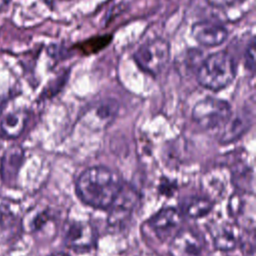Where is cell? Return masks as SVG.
Returning a JSON list of instances; mask_svg holds the SVG:
<instances>
[{
  "label": "cell",
  "instance_id": "cell-1",
  "mask_svg": "<svg viewBox=\"0 0 256 256\" xmlns=\"http://www.w3.org/2000/svg\"><path fill=\"white\" fill-rule=\"evenodd\" d=\"M123 183L121 178L107 167L94 166L84 170L77 179L76 192L80 200L95 208H110Z\"/></svg>",
  "mask_w": 256,
  "mask_h": 256
},
{
  "label": "cell",
  "instance_id": "cell-2",
  "mask_svg": "<svg viewBox=\"0 0 256 256\" xmlns=\"http://www.w3.org/2000/svg\"><path fill=\"white\" fill-rule=\"evenodd\" d=\"M235 76L236 64L232 55L226 51H218L203 60L196 77L202 87L219 91L231 84Z\"/></svg>",
  "mask_w": 256,
  "mask_h": 256
},
{
  "label": "cell",
  "instance_id": "cell-3",
  "mask_svg": "<svg viewBox=\"0 0 256 256\" xmlns=\"http://www.w3.org/2000/svg\"><path fill=\"white\" fill-rule=\"evenodd\" d=\"M170 44L165 39L155 38L142 44L134 53L138 67L152 76L159 75L170 60Z\"/></svg>",
  "mask_w": 256,
  "mask_h": 256
},
{
  "label": "cell",
  "instance_id": "cell-4",
  "mask_svg": "<svg viewBox=\"0 0 256 256\" xmlns=\"http://www.w3.org/2000/svg\"><path fill=\"white\" fill-rule=\"evenodd\" d=\"M232 115L230 104L214 97H206L198 101L192 109V120L203 129L223 127Z\"/></svg>",
  "mask_w": 256,
  "mask_h": 256
},
{
  "label": "cell",
  "instance_id": "cell-5",
  "mask_svg": "<svg viewBox=\"0 0 256 256\" xmlns=\"http://www.w3.org/2000/svg\"><path fill=\"white\" fill-rule=\"evenodd\" d=\"M191 34L200 45L215 47L221 45L227 39L228 30L218 22L203 20L192 25Z\"/></svg>",
  "mask_w": 256,
  "mask_h": 256
},
{
  "label": "cell",
  "instance_id": "cell-6",
  "mask_svg": "<svg viewBox=\"0 0 256 256\" xmlns=\"http://www.w3.org/2000/svg\"><path fill=\"white\" fill-rule=\"evenodd\" d=\"M203 250V240L190 229L179 230L168 246L170 256H199Z\"/></svg>",
  "mask_w": 256,
  "mask_h": 256
},
{
  "label": "cell",
  "instance_id": "cell-7",
  "mask_svg": "<svg viewBox=\"0 0 256 256\" xmlns=\"http://www.w3.org/2000/svg\"><path fill=\"white\" fill-rule=\"evenodd\" d=\"M24 160V150L20 145L9 146L0 160V179L3 185L14 187L17 182L18 173Z\"/></svg>",
  "mask_w": 256,
  "mask_h": 256
},
{
  "label": "cell",
  "instance_id": "cell-8",
  "mask_svg": "<svg viewBox=\"0 0 256 256\" xmlns=\"http://www.w3.org/2000/svg\"><path fill=\"white\" fill-rule=\"evenodd\" d=\"M64 243L75 250H88L94 246L95 232L88 222L72 221L64 232Z\"/></svg>",
  "mask_w": 256,
  "mask_h": 256
},
{
  "label": "cell",
  "instance_id": "cell-9",
  "mask_svg": "<svg viewBox=\"0 0 256 256\" xmlns=\"http://www.w3.org/2000/svg\"><path fill=\"white\" fill-rule=\"evenodd\" d=\"M137 202L136 192L123 184L119 194L112 203L108 216V223L111 227H119L129 218Z\"/></svg>",
  "mask_w": 256,
  "mask_h": 256
},
{
  "label": "cell",
  "instance_id": "cell-10",
  "mask_svg": "<svg viewBox=\"0 0 256 256\" xmlns=\"http://www.w3.org/2000/svg\"><path fill=\"white\" fill-rule=\"evenodd\" d=\"M180 224L181 216L172 207L161 209L150 219V227L160 241H166L175 232L177 233Z\"/></svg>",
  "mask_w": 256,
  "mask_h": 256
},
{
  "label": "cell",
  "instance_id": "cell-11",
  "mask_svg": "<svg viewBox=\"0 0 256 256\" xmlns=\"http://www.w3.org/2000/svg\"><path fill=\"white\" fill-rule=\"evenodd\" d=\"M253 115L249 111L242 110L236 115L230 117L227 123L223 126V133L220 137V142L223 144L231 143L240 138L252 125Z\"/></svg>",
  "mask_w": 256,
  "mask_h": 256
},
{
  "label": "cell",
  "instance_id": "cell-12",
  "mask_svg": "<svg viewBox=\"0 0 256 256\" xmlns=\"http://www.w3.org/2000/svg\"><path fill=\"white\" fill-rule=\"evenodd\" d=\"M29 114L26 110H15L7 113L0 122L2 135L7 139H16L24 131Z\"/></svg>",
  "mask_w": 256,
  "mask_h": 256
},
{
  "label": "cell",
  "instance_id": "cell-13",
  "mask_svg": "<svg viewBox=\"0 0 256 256\" xmlns=\"http://www.w3.org/2000/svg\"><path fill=\"white\" fill-rule=\"evenodd\" d=\"M19 227L22 228V225L17 215L7 204H0V238L10 241Z\"/></svg>",
  "mask_w": 256,
  "mask_h": 256
},
{
  "label": "cell",
  "instance_id": "cell-14",
  "mask_svg": "<svg viewBox=\"0 0 256 256\" xmlns=\"http://www.w3.org/2000/svg\"><path fill=\"white\" fill-rule=\"evenodd\" d=\"M51 214L48 209H33L21 220L22 229L28 233L40 231L50 221Z\"/></svg>",
  "mask_w": 256,
  "mask_h": 256
},
{
  "label": "cell",
  "instance_id": "cell-15",
  "mask_svg": "<svg viewBox=\"0 0 256 256\" xmlns=\"http://www.w3.org/2000/svg\"><path fill=\"white\" fill-rule=\"evenodd\" d=\"M212 202L204 197H189L182 203V211L189 218H200L212 209Z\"/></svg>",
  "mask_w": 256,
  "mask_h": 256
},
{
  "label": "cell",
  "instance_id": "cell-16",
  "mask_svg": "<svg viewBox=\"0 0 256 256\" xmlns=\"http://www.w3.org/2000/svg\"><path fill=\"white\" fill-rule=\"evenodd\" d=\"M214 246L222 251H229L234 249L237 244L236 234L231 226L223 225L216 229L213 235Z\"/></svg>",
  "mask_w": 256,
  "mask_h": 256
},
{
  "label": "cell",
  "instance_id": "cell-17",
  "mask_svg": "<svg viewBox=\"0 0 256 256\" xmlns=\"http://www.w3.org/2000/svg\"><path fill=\"white\" fill-rule=\"evenodd\" d=\"M93 111V115L96 116V118L101 122L104 123V125L109 124L118 112V103L114 99H106L102 102H100Z\"/></svg>",
  "mask_w": 256,
  "mask_h": 256
},
{
  "label": "cell",
  "instance_id": "cell-18",
  "mask_svg": "<svg viewBox=\"0 0 256 256\" xmlns=\"http://www.w3.org/2000/svg\"><path fill=\"white\" fill-rule=\"evenodd\" d=\"M110 40H111L110 36L97 37L81 43L80 47L85 53H95L100 49H102L104 46H106L110 42Z\"/></svg>",
  "mask_w": 256,
  "mask_h": 256
},
{
  "label": "cell",
  "instance_id": "cell-19",
  "mask_svg": "<svg viewBox=\"0 0 256 256\" xmlns=\"http://www.w3.org/2000/svg\"><path fill=\"white\" fill-rule=\"evenodd\" d=\"M244 65L246 70L250 72L255 71V39L254 37L249 42L244 53Z\"/></svg>",
  "mask_w": 256,
  "mask_h": 256
},
{
  "label": "cell",
  "instance_id": "cell-20",
  "mask_svg": "<svg viewBox=\"0 0 256 256\" xmlns=\"http://www.w3.org/2000/svg\"><path fill=\"white\" fill-rule=\"evenodd\" d=\"M244 0H207V2L215 7H226V6H232L238 3L243 2Z\"/></svg>",
  "mask_w": 256,
  "mask_h": 256
},
{
  "label": "cell",
  "instance_id": "cell-21",
  "mask_svg": "<svg viewBox=\"0 0 256 256\" xmlns=\"http://www.w3.org/2000/svg\"><path fill=\"white\" fill-rule=\"evenodd\" d=\"M11 0H0V10L4 9L6 6H8V4L10 3Z\"/></svg>",
  "mask_w": 256,
  "mask_h": 256
},
{
  "label": "cell",
  "instance_id": "cell-22",
  "mask_svg": "<svg viewBox=\"0 0 256 256\" xmlns=\"http://www.w3.org/2000/svg\"><path fill=\"white\" fill-rule=\"evenodd\" d=\"M48 256H69V255L67 253H64V252H54V253H51Z\"/></svg>",
  "mask_w": 256,
  "mask_h": 256
}]
</instances>
